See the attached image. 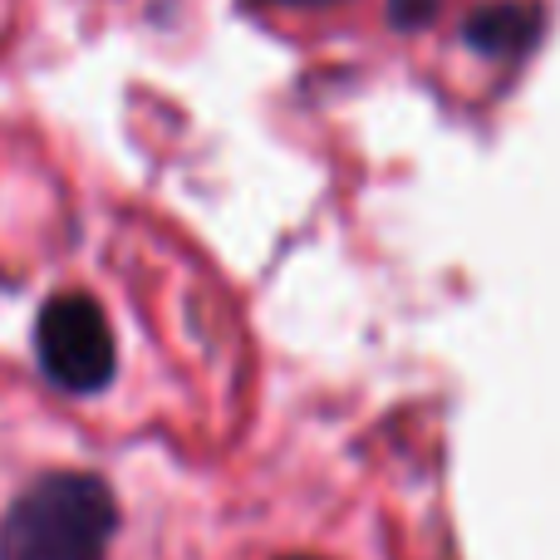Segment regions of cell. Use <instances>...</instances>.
Listing matches in <instances>:
<instances>
[{"mask_svg":"<svg viewBox=\"0 0 560 560\" xmlns=\"http://www.w3.org/2000/svg\"><path fill=\"white\" fill-rule=\"evenodd\" d=\"M266 5H335V0H266Z\"/></svg>","mask_w":560,"mask_h":560,"instance_id":"obj_5","label":"cell"},{"mask_svg":"<svg viewBox=\"0 0 560 560\" xmlns=\"http://www.w3.org/2000/svg\"><path fill=\"white\" fill-rule=\"evenodd\" d=\"M433 0H394V25H423Z\"/></svg>","mask_w":560,"mask_h":560,"instance_id":"obj_4","label":"cell"},{"mask_svg":"<svg viewBox=\"0 0 560 560\" xmlns=\"http://www.w3.org/2000/svg\"><path fill=\"white\" fill-rule=\"evenodd\" d=\"M35 349L45 374L69 394H98L118 369L114 325H108L104 305L94 295H79V290H65L45 305L35 325Z\"/></svg>","mask_w":560,"mask_h":560,"instance_id":"obj_2","label":"cell"},{"mask_svg":"<svg viewBox=\"0 0 560 560\" xmlns=\"http://www.w3.org/2000/svg\"><path fill=\"white\" fill-rule=\"evenodd\" d=\"M463 39L487 59H522L541 39V5L532 0H497L467 15Z\"/></svg>","mask_w":560,"mask_h":560,"instance_id":"obj_3","label":"cell"},{"mask_svg":"<svg viewBox=\"0 0 560 560\" xmlns=\"http://www.w3.org/2000/svg\"><path fill=\"white\" fill-rule=\"evenodd\" d=\"M118 526L108 482L49 472L15 497L0 522V560H104Z\"/></svg>","mask_w":560,"mask_h":560,"instance_id":"obj_1","label":"cell"}]
</instances>
